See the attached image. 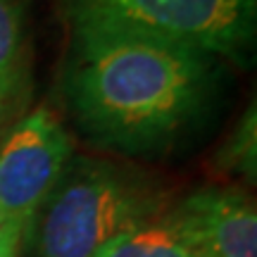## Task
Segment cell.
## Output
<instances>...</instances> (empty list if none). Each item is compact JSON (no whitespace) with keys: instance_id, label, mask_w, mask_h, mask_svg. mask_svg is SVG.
I'll return each mask as SVG.
<instances>
[{"instance_id":"cell-1","label":"cell","mask_w":257,"mask_h":257,"mask_svg":"<svg viewBox=\"0 0 257 257\" xmlns=\"http://www.w3.org/2000/svg\"><path fill=\"white\" fill-rule=\"evenodd\" d=\"M212 57L119 34H74L64 93L76 124L124 153L167 148L202 110Z\"/></svg>"},{"instance_id":"cell-2","label":"cell","mask_w":257,"mask_h":257,"mask_svg":"<svg viewBox=\"0 0 257 257\" xmlns=\"http://www.w3.org/2000/svg\"><path fill=\"white\" fill-rule=\"evenodd\" d=\"M167 207V193L141 172L72 155L27 238L34 257H98L114 238L162 217Z\"/></svg>"},{"instance_id":"cell-3","label":"cell","mask_w":257,"mask_h":257,"mask_svg":"<svg viewBox=\"0 0 257 257\" xmlns=\"http://www.w3.org/2000/svg\"><path fill=\"white\" fill-rule=\"evenodd\" d=\"M74 34H119L200 55L240 57L255 38L257 0H64Z\"/></svg>"},{"instance_id":"cell-4","label":"cell","mask_w":257,"mask_h":257,"mask_svg":"<svg viewBox=\"0 0 257 257\" xmlns=\"http://www.w3.org/2000/svg\"><path fill=\"white\" fill-rule=\"evenodd\" d=\"M72 157V136L48 107H36L0 141V212L24 233Z\"/></svg>"},{"instance_id":"cell-5","label":"cell","mask_w":257,"mask_h":257,"mask_svg":"<svg viewBox=\"0 0 257 257\" xmlns=\"http://www.w3.org/2000/svg\"><path fill=\"white\" fill-rule=\"evenodd\" d=\"M165 217L200 257H257V212L236 188H200Z\"/></svg>"},{"instance_id":"cell-6","label":"cell","mask_w":257,"mask_h":257,"mask_svg":"<svg viewBox=\"0 0 257 257\" xmlns=\"http://www.w3.org/2000/svg\"><path fill=\"white\" fill-rule=\"evenodd\" d=\"M27 93V29L22 0H0V126Z\"/></svg>"},{"instance_id":"cell-7","label":"cell","mask_w":257,"mask_h":257,"mask_svg":"<svg viewBox=\"0 0 257 257\" xmlns=\"http://www.w3.org/2000/svg\"><path fill=\"white\" fill-rule=\"evenodd\" d=\"M98 257H200L181 238L165 214L131 229L98 252Z\"/></svg>"},{"instance_id":"cell-8","label":"cell","mask_w":257,"mask_h":257,"mask_svg":"<svg viewBox=\"0 0 257 257\" xmlns=\"http://www.w3.org/2000/svg\"><path fill=\"white\" fill-rule=\"evenodd\" d=\"M217 167L224 174H236V176L255 181V174H257L255 107L245 110V114L240 117V121L229 134V138L224 141L219 155H217Z\"/></svg>"},{"instance_id":"cell-9","label":"cell","mask_w":257,"mask_h":257,"mask_svg":"<svg viewBox=\"0 0 257 257\" xmlns=\"http://www.w3.org/2000/svg\"><path fill=\"white\" fill-rule=\"evenodd\" d=\"M22 240H24V233L17 226H8L0 236V257H17Z\"/></svg>"},{"instance_id":"cell-10","label":"cell","mask_w":257,"mask_h":257,"mask_svg":"<svg viewBox=\"0 0 257 257\" xmlns=\"http://www.w3.org/2000/svg\"><path fill=\"white\" fill-rule=\"evenodd\" d=\"M8 226H10V224L5 221V217H3V212H0V236H3V231L8 229Z\"/></svg>"}]
</instances>
